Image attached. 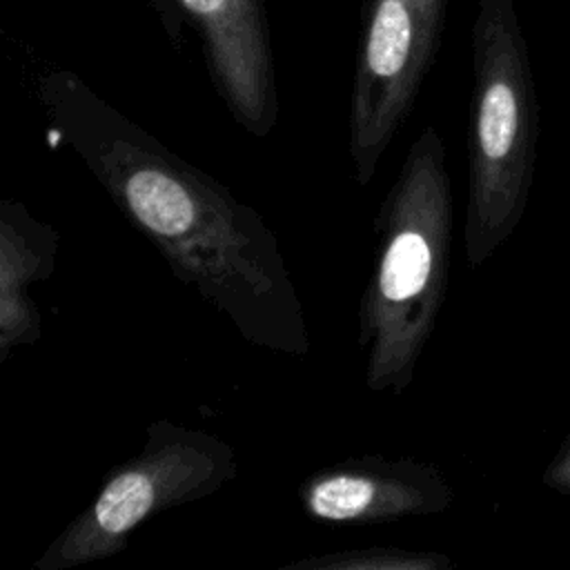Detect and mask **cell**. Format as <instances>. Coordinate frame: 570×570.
Instances as JSON below:
<instances>
[{
    "instance_id": "30bf717a",
    "label": "cell",
    "mask_w": 570,
    "mask_h": 570,
    "mask_svg": "<svg viewBox=\"0 0 570 570\" xmlns=\"http://www.w3.org/2000/svg\"><path fill=\"white\" fill-rule=\"evenodd\" d=\"M541 483L557 494L570 497V432L563 436L557 452L548 461L541 474Z\"/></svg>"
},
{
    "instance_id": "9c48e42d",
    "label": "cell",
    "mask_w": 570,
    "mask_h": 570,
    "mask_svg": "<svg viewBox=\"0 0 570 570\" xmlns=\"http://www.w3.org/2000/svg\"><path fill=\"white\" fill-rule=\"evenodd\" d=\"M454 561L434 550L370 546L312 554L287 563V570H450Z\"/></svg>"
},
{
    "instance_id": "8992f818",
    "label": "cell",
    "mask_w": 570,
    "mask_h": 570,
    "mask_svg": "<svg viewBox=\"0 0 570 570\" xmlns=\"http://www.w3.org/2000/svg\"><path fill=\"white\" fill-rule=\"evenodd\" d=\"M174 47L198 33L216 94L232 118L265 138L278 118L269 22L263 0H147Z\"/></svg>"
},
{
    "instance_id": "52a82bcc",
    "label": "cell",
    "mask_w": 570,
    "mask_h": 570,
    "mask_svg": "<svg viewBox=\"0 0 570 570\" xmlns=\"http://www.w3.org/2000/svg\"><path fill=\"white\" fill-rule=\"evenodd\" d=\"M452 501L454 490L445 474L416 456H350L312 472L298 485L303 512L334 525L434 517Z\"/></svg>"
},
{
    "instance_id": "7a4b0ae2",
    "label": "cell",
    "mask_w": 570,
    "mask_h": 570,
    "mask_svg": "<svg viewBox=\"0 0 570 570\" xmlns=\"http://www.w3.org/2000/svg\"><path fill=\"white\" fill-rule=\"evenodd\" d=\"M445 142L425 127L376 216V256L356 309L370 392L403 394L436 327L450 276L452 180Z\"/></svg>"
},
{
    "instance_id": "6da1fadb",
    "label": "cell",
    "mask_w": 570,
    "mask_h": 570,
    "mask_svg": "<svg viewBox=\"0 0 570 570\" xmlns=\"http://www.w3.org/2000/svg\"><path fill=\"white\" fill-rule=\"evenodd\" d=\"M38 98L58 138L183 285L249 345L296 358L309 354L303 301L274 232L256 209L76 73L40 76Z\"/></svg>"
},
{
    "instance_id": "5b68a950",
    "label": "cell",
    "mask_w": 570,
    "mask_h": 570,
    "mask_svg": "<svg viewBox=\"0 0 570 570\" xmlns=\"http://www.w3.org/2000/svg\"><path fill=\"white\" fill-rule=\"evenodd\" d=\"M450 0H370L350 96L352 178L365 187L410 116L439 51Z\"/></svg>"
},
{
    "instance_id": "ba28073f",
    "label": "cell",
    "mask_w": 570,
    "mask_h": 570,
    "mask_svg": "<svg viewBox=\"0 0 570 570\" xmlns=\"http://www.w3.org/2000/svg\"><path fill=\"white\" fill-rule=\"evenodd\" d=\"M58 240V229L33 216L22 200H0V363L42 336L31 287L53 274Z\"/></svg>"
},
{
    "instance_id": "277c9868",
    "label": "cell",
    "mask_w": 570,
    "mask_h": 570,
    "mask_svg": "<svg viewBox=\"0 0 570 570\" xmlns=\"http://www.w3.org/2000/svg\"><path fill=\"white\" fill-rule=\"evenodd\" d=\"M236 472V450L225 439L169 419L151 421L142 448L102 476L94 499L51 539L33 570L111 559L147 519L218 492Z\"/></svg>"
},
{
    "instance_id": "3957f363",
    "label": "cell",
    "mask_w": 570,
    "mask_h": 570,
    "mask_svg": "<svg viewBox=\"0 0 570 570\" xmlns=\"http://www.w3.org/2000/svg\"><path fill=\"white\" fill-rule=\"evenodd\" d=\"M463 249L481 267L519 227L534 180L539 107L512 0H479Z\"/></svg>"
}]
</instances>
